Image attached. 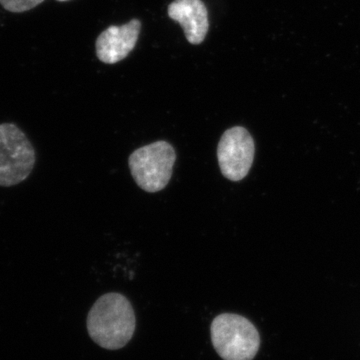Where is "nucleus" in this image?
<instances>
[{"label": "nucleus", "instance_id": "8", "mask_svg": "<svg viewBox=\"0 0 360 360\" xmlns=\"http://www.w3.org/2000/svg\"><path fill=\"white\" fill-rule=\"evenodd\" d=\"M44 1V0H0V4L7 11L21 13L34 8Z\"/></svg>", "mask_w": 360, "mask_h": 360}, {"label": "nucleus", "instance_id": "9", "mask_svg": "<svg viewBox=\"0 0 360 360\" xmlns=\"http://www.w3.org/2000/svg\"><path fill=\"white\" fill-rule=\"evenodd\" d=\"M58 1H68V0H58Z\"/></svg>", "mask_w": 360, "mask_h": 360}, {"label": "nucleus", "instance_id": "5", "mask_svg": "<svg viewBox=\"0 0 360 360\" xmlns=\"http://www.w3.org/2000/svg\"><path fill=\"white\" fill-rule=\"evenodd\" d=\"M255 155V141L245 127H232L222 134L217 158L225 179L231 181L245 179L252 167Z\"/></svg>", "mask_w": 360, "mask_h": 360}, {"label": "nucleus", "instance_id": "2", "mask_svg": "<svg viewBox=\"0 0 360 360\" xmlns=\"http://www.w3.org/2000/svg\"><path fill=\"white\" fill-rule=\"evenodd\" d=\"M210 333L214 349L224 360H252L259 349L257 328L241 315H219L212 321Z\"/></svg>", "mask_w": 360, "mask_h": 360}, {"label": "nucleus", "instance_id": "6", "mask_svg": "<svg viewBox=\"0 0 360 360\" xmlns=\"http://www.w3.org/2000/svg\"><path fill=\"white\" fill-rule=\"evenodd\" d=\"M141 28V21L132 20L127 25H112L104 30L96 40L97 58L108 65L122 61L136 45Z\"/></svg>", "mask_w": 360, "mask_h": 360}, {"label": "nucleus", "instance_id": "1", "mask_svg": "<svg viewBox=\"0 0 360 360\" xmlns=\"http://www.w3.org/2000/svg\"><path fill=\"white\" fill-rule=\"evenodd\" d=\"M131 303L120 293L99 297L87 316V330L92 340L105 349H120L129 343L135 331Z\"/></svg>", "mask_w": 360, "mask_h": 360}, {"label": "nucleus", "instance_id": "7", "mask_svg": "<svg viewBox=\"0 0 360 360\" xmlns=\"http://www.w3.org/2000/svg\"><path fill=\"white\" fill-rule=\"evenodd\" d=\"M168 16L184 28L191 44H200L207 34L208 13L202 0H174L168 6Z\"/></svg>", "mask_w": 360, "mask_h": 360}, {"label": "nucleus", "instance_id": "3", "mask_svg": "<svg viewBox=\"0 0 360 360\" xmlns=\"http://www.w3.org/2000/svg\"><path fill=\"white\" fill-rule=\"evenodd\" d=\"M176 153L172 144L156 141L136 149L130 155V172L137 186L148 193H158L172 179Z\"/></svg>", "mask_w": 360, "mask_h": 360}, {"label": "nucleus", "instance_id": "4", "mask_svg": "<svg viewBox=\"0 0 360 360\" xmlns=\"http://www.w3.org/2000/svg\"><path fill=\"white\" fill-rule=\"evenodd\" d=\"M35 158L32 142L18 125L0 124V186L25 181L32 172Z\"/></svg>", "mask_w": 360, "mask_h": 360}]
</instances>
